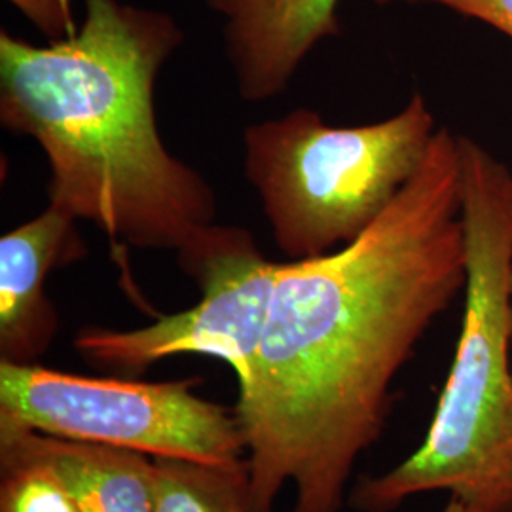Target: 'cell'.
<instances>
[{
	"mask_svg": "<svg viewBox=\"0 0 512 512\" xmlns=\"http://www.w3.org/2000/svg\"><path fill=\"white\" fill-rule=\"evenodd\" d=\"M458 137L437 129L418 173L363 236L279 266L251 380L238 389L256 511L293 484V512H338L380 439L389 389L465 289Z\"/></svg>",
	"mask_w": 512,
	"mask_h": 512,
	"instance_id": "cell-1",
	"label": "cell"
},
{
	"mask_svg": "<svg viewBox=\"0 0 512 512\" xmlns=\"http://www.w3.org/2000/svg\"><path fill=\"white\" fill-rule=\"evenodd\" d=\"M183 42L169 12L122 0H86L82 25L46 46L0 33L2 126L44 150L50 205L114 245L177 253L217 222L213 186L156 122V78Z\"/></svg>",
	"mask_w": 512,
	"mask_h": 512,
	"instance_id": "cell-2",
	"label": "cell"
},
{
	"mask_svg": "<svg viewBox=\"0 0 512 512\" xmlns=\"http://www.w3.org/2000/svg\"><path fill=\"white\" fill-rule=\"evenodd\" d=\"M458 143L467 277L456 357L420 448L353 490L361 512L433 490L512 512V175L473 139Z\"/></svg>",
	"mask_w": 512,
	"mask_h": 512,
	"instance_id": "cell-3",
	"label": "cell"
},
{
	"mask_svg": "<svg viewBox=\"0 0 512 512\" xmlns=\"http://www.w3.org/2000/svg\"><path fill=\"white\" fill-rule=\"evenodd\" d=\"M435 133L420 93L376 124L330 126L315 110L294 109L245 128V179L277 249L306 260L363 236L418 173Z\"/></svg>",
	"mask_w": 512,
	"mask_h": 512,
	"instance_id": "cell-4",
	"label": "cell"
},
{
	"mask_svg": "<svg viewBox=\"0 0 512 512\" xmlns=\"http://www.w3.org/2000/svg\"><path fill=\"white\" fill-rule=\"evenodd\" d=\"M196 380L90 378L0 361V427L105 444L154 458L239 465L247 459L238 412L205 401Z\"/></svg>",
	"mask_w": 512,
	"mask_h": 512,
	"instance_id": "cell-5",
	"label": "cell"
},
{
	"mask_svg": "<svg viewBox=\"0 0 512 512\" xmlns=\"http://www.w3.org/2000/svg\"><path fill=\"white\" fill-rule=\"evenodd\" d=\"M177 258L202 291L192 308L160 315L141 329L86 327L74 348L92 365L120 372H143L173 355H207L230 366L238 389L245 387L281 264L266 258L245 228L217 222L188 239Z\"/></svg>",
	"mask_w": 512,
	"mask_h": 512,
	"instance_id": "cell-6",
	"label": "cell"
},
{
	"mask_svg": "<svg viewBox=\"0 0 512 512\" xmlns=\"http://www.w3.org/2000/svg\"><path fill=\"white\" fill-rule=\"evenodd\" d=\"M222 19L226 59L243 101L285 92L306 57L340 33V0H207Z\"/></svg>",
	"mask_w": 512,
	"mask_h": 512,
	"instance_id": "cell-7",
	"label": "cell"
},
{
	"mask_svg": "<svg viewBox=\"0 0 512 512\" xmlns=\"http://www.w3.org/2000/svg\"><path fill=\"white\" fill-rule=\"evenodd\" d=\"M73 217L48 205L0 238V361L35 365L57 332L48 274L86 256Z\"/></svg>",
	"mask_w": 512,
	"mask_h": 512,
	"instance_id": "cell-8",
	"label": "cell"
},
{
	"mask_svg": "<svg viewBox=\"0 0 512 512\" xmlns=\"http://www.w3.org/2000/svg\"><path fill=\"white\" fill-rule=\"evenodd\" d=\"M0 459L52 469L82 512H152L154 461L145 454L0 427Z\"/></svg>",
	"mask_w": 512,
	"mask_h": 512,
	"instance_id": "cell-9",
	"label": "cell"
},
{
	"mask_svg": "<svg viewBox=\"0 0 512 512\" xmlns=\"http://www.w3.org/2000/svg\"><path fill=\"white\" fill-rule=\"evenodd\" d=\"M152 461V512H258L247 461L239 465L179 458Z\"/></svg>",
	"mask_w": 512,
	"mask_h": 512,
	"instance_id": "cell-10",
	"label": "cell"
},
{
	"mask_svg": "<svg viewBox=\"0 0 512 512\" xmlns=\"http://www.w3.org/2000/svg\"><path fill=\"white\" fill-rule=\"evenodd\" d=\"M0 512H82L52 469L19 459H0Z\"/></svg>",
	"mask_w": 512,
	"mask_h": 512,
	"instance_id": "cell-11",
	"label": "cell"
},
{
	"mask_svg": "<svg viewBox=\"0 0 512 512\" xmlns=\"http://www.w3.org/2000/svg\"><path fill=\"white\" fill-rule=\"evenodd\" d=\"M372 2L378 6L393 4V2L437 4L452 12H458L461 16L492 25L497 31L512 38V0H372Z\"/></svg>",
	"mask_w": 512,
	"mask_h": 512,
	"instance_id": "cell-12",
	"label": "cell"
},
{
	"mask_svg": "<svg viewBox=\"0 0 512 512\" xmlns=\"http://www.w3.org/2000/svg\"><path fill=\"white\" fill-rule=\"evenodd\" d=\"M50 42L76 31L69 0H10Z\"/></svg>",
	"mask_w": 512,
	"mask_h": 512,
	"instance_id": "cell-13",
	"label": "cell"
},
{
	"mask_svg": "<svg viewBox=\"0 0 512 512\" xmlns=\"http://www.w3.org/2000/svg\"><path fill=\"white\" fill-rule=\"evenodd\" d=\"M442 512H492L488 511V509H482V507H475V505H471V503H465L463 499H459V497H450V501H448V505L444 507V511Z\"/></svg>",
	"mask_w": 512,
	"mask_h": 512,
	"instance_id": "cell-14",
	"label": "cell"
}]
</instances>
